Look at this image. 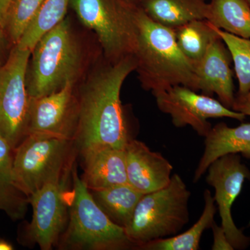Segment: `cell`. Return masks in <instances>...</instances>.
Wrapping results in <instances>:
<instances>
[{
	"label": "cell",
	"mask_w": 250,
	"mask_h": 250,
	"mask_svg": "<svg viewBox=\"0 0 250 250\" xmlns=\"http://www.w3.org/2000/svg\"><path fill=\"white\" fill-rule=\"evenodd\" d=\"M136 70L143 88L154 97L176 85L197 90L193 62L179 49L173 29L148 17L140 6L136 14Z\"/></svg>",
	"instance_id": "cell-2"
},
{
	"label": "cell",
	"mask_w": 250,
	"mask_h": 250,
	"mask_svg": "<svg viewBox=\"0 0 250 250\" xmlns=\"http://www.w3.org/2000/svg\"><path fill=\"white\" fill-rule=\"evenodd\" d=\"M94 200L113 223L126 228L144 194L129 184L90 190Z\"/></svg>",
	"instance_id": "cell-19"
},
{
	"label": "cell",
	"mask_w": 250,
	"mask_h": 250,
	"mask_svg": "<svg viewBox=\"0 0 250 250\" xmlns=\"http://www.w3.org/2000/svg\"><path fill=\"white\" fill-rule=\"evenodd\" d=\"M5 31L0 27V66L4 63V54L5 50Z\"/></svg>",
	"instance_id": "cell-29"
},
{
	"label": "cell",
	"mask_w": 250,
	"mask_h": 250,
	"mask_svg": "<svg viewBox=\"0 0 250 250\" xmlns=\"http://www.w3.org/2000/svg\"><path fill=\"white\" fill-rule=\"evenodd\" d=\"M127 183L143 194L168 185L173 167L159 152L141 141L130 139L125 147Z\"/></svg>",
	"instance_id": "cell-14"
},
{
	"label": "cell",
	"mask_w": 250,
	"mask_h": 250,
	"mask_svg": "<svg viewBox=\"0 0 250 250\" xmlns=\"http://www.w3.org/2000/svg\"><path fill=\"white\" fill-rule=\"evenodd\" d=\"M134 55L108 62L81 90L75 143L78 153L94 148L125 149L131 138L121 100L122 86L136 70Z\"/></svg>",
	"instance_id": "cell-1"
},
{
	"label": "cell",
	"mask_w": 250,
	"mask_h": 250,
	"mask_svg": "<svg viewBox=\"0 0 250 250\" xmlns=\"http://www.w3.org/2000/svg\"><path fill=\"white\" fill-rule=\"evenodd\" d=\"M67 180L45 184L29 197L33 208L30 223L23 228L20 243L38 245L42 250H50L58 243L69 218Z\"/></svg>",
	"instance_id": "cell-9"
},
{
	"label": "cell",
	"mask_w": 250,
	"mask_h": 250,
	"mask_svg": "<svg viewBox=\"0 0 250 250\" xmlns=\"http://www.w3.org/2000/svg\"><path fill=\"white\" fill-rule=\"evenodd\" d=\"M77 154L74 141L27 135L14 150L16 187L29 197L45 184L67 180Z\"/></svg>",
	"instance_id": "cell-4"
},
{
	"label": "cell",
	"mask_w": 250,
	"mask_h": 250,
	"mask_svg": "<svg viewBox=\"0 0 250 250\" xmlns=\"http://www.w3.org/2000/svg\"><path fill=\"white\" fill-rule=\"evenodd\" d=\"M248 2H249V4H250V0H248Z\"/></svg>",
	"instance_id": "cell-32"
},
{
	"label": "cell",
	"mask_w": 250,
	"mask_h": 250,
	"mask_svg": "<svg viewBox=\"0 0 250 250\" xmlns=\"http://www.w3.org/2000/svg\"><path fill=\"white\" fill-rule=\"evenodd\" d=\"M72 0H45L34 19L16 45L32 52L38 41L47 31L65 19Z\"/></svg>",
	"instance_id": "cell-23"
},
{
	"label": "cell",
	"mask_w": 250,
	"mask_h": 250,
	"mask_svg": "<svg viewBox=\"0 0 250 250\" xmlns=\"http://www.w3.org/2000/svg\"><path fill=\"white\" fill-rule=\"evenodd\" d=\"M173 30L179 49L193 64L204 57L211 42L219 37L207 19L190 21Z\"/></svg>",
	"instance_id": "cell-22"
},
{
	"label": "cell",
	"mask_w": 250,
	"mask_h": 250,
	"mask_svg": "<svg viewBox=\"0 0 250 250\" xmlns=\"http://www.w3.org/2000/svg\"><path fill=\"white\" fill-rule=\"evenodd\" d=\"M13 162L14 149L0 131V210L16 220L24 218L29 201L15 184Z\"/></svg>",
	"instance_id": "cell-18"
},
{
	"label": "cell",
	"mask_w": 250,
	"mask_h": 250,
	"mask_svg": "<svg viewBox=\"0 0 250 250\" xmlns=\"http://www.w3.org/2000/svg\"><path fill=\"white\" fill-rule=\"evenodd\" d=\"M214 27V26H213ZM229 51L238 82L237 93L250 90V39H243L214 27Z\"/></svg>",
	"instance_id": "cell-25"
},
{
	"label": "cell",
	"mask_w": 250,
	"mask_h": 250,
	"mask_svg": "<svg viewBox=\"0 0 250 250\" xmlns=\"http://www.w3.org/2000/svg\"><path fill=\"white\" fill-rule=\"evenodd\" d=\"M206 181L214 188L215 203L221 218V226L234 250L246 249L250 244V237L239 229L231 215V208L241 193L246 179L250 180V170L241 161L238 154L221 156L208 167Z\"/></svg>",
	"instance_id": "cell-11"
},
{
	"label": "cell",
	"mask_w": 250,
	"mask_h": 250,
	"mask_svg": "<svg viewBox=\"0 0 250 250\" xmlns=\"http://www.w3.org/2000/svg\"><path fill=\"white\" fill-rule=\"evenodd\" d=\"M72 190L69 192V218L59 238L60 250H124L136 249L125 228L116 225L99 207L89 189L72 170Z\"/></svg>",
	"instance_id": "cell-3"
},
{
	"label": "cell",
	"mask_w": 250,
	"mask_h": 250,
	"mask_svg": "<svg viewBox=\"0 0 250 250\" xmlns=\"http://www.w3.org/2000/svg\"><path fill=\"white\" fill-rule=\"evenodd\" d=\"M80 154L83 163L81 178L89 190L127 183L125 149L98 147Z\"/></svg>",
	"instance_id": "cell-15"
},
{
	"label": "cell",
	"mask_w": 250,
	"mask_h": 250,
	"mask_svg": "<svg viewBox=\"0 0 250 250\" xmlns=\"http://www.w3.org/2000/svg\"><path fill=\"white\" fill-rule=\"evenodd\" d=\"M125 1H127V2L130 3V4H132L136 5V6H140V5L141 4V3H142L144 0H125Z\"/></svg>",
	"instance_id": "cell-31"
},
{
	"label": "cell",
	"mask_w": 250,
	"mask_h": 250,
	"mask_svg": "<svg viewBox=\"0 0 250 250\" xmlns=\"http://www.w3.org/2000/svg\"><path fill=\"white\" fill-rule=\"evenodd\" d=\"M140 7L148 17L174 29L195 20L207 19V0H144Z\"/></svg>",
	"instance_id": "cell-17"
},
{
	"label": "cell",
	"mask_w": 250,
	"mask_h": 250,
	"mask_svg": "<svg viewBox=\"0 0 250 250\" xmlns=\"http://www.w3.org/2000/svg\"><path fill=\"white\" fill-rule=\"evenodd\" d=\"M45 0H11L5 18L4 30L16 45L40 11Z\"/></svg>",
	"instance_id": "cell-24"
},
{
	"label": "cell",
	"mask_w": 250,
	"mask_h": 250,
	"mask_svg": "<svg viewBox=\"0 0 250 250\" xmlns=\"http://www.w3.org/2000/svg\"><path fill=\"white\" fill-rule=\"evenodd\" d=\"M231 60L228 47L219 36L211 42L204 57L193 64L197 91L210 97L215 94L219 101L230 109L236 95Z\"/></svg>",
	"instance_id": "cell-13"
},
{
	"label": "cell",
	"mask_w": 250,
	"mask_h": 250,
	"mask_svg": "<svg viewBox=\"0 0 250 250\" xmlns=\"http://www.w3.org/2000/svg\"><path fill=\"white\" fill-rule=\"evenodd\" d=\"M207 20L218 29L250 39V4L248 0H211Z\"/></svg>",
	"instance_id": "cell-21"
},
{
	"label": "cell",
	"mask_w": 250,
	"mask_h": 250,
	"mask_svg": "<svg viewBox=\"0 0 250 250\" xmlns=\"http://www.w3.org/2000/svg\"><path fill=\"white\" fill-rule=\"evenodd\" d=\"M231 109L250 116V90L246 93H236L235 95Z\"/></svg>",
	"instance_id": "cell-27"
},
{
	"label": "cell",
	"mask_w": 250,
	"mask_h": 250,
	"mask_svg": "<svg viewBox=\"0 0 250 250\" xmlns=\"http://www.w3.org/2000/svg\"><path fill=\"white\" fill-rule=\"evenodd\" d=\"M205 207L196 223L185 232L167 238H159L143 245L139 250H197L200 249V240L204 231L211 228L215 223L217 209L214 197L210 190L204 192Z\"/></svg>",
	"instance_id": "cell-20"
},
{
	"label": "cell",
	"mask_w": 250,
	"mask_h": 250,
	"mask_svg": "<svg viewBox=\"0 0 250 250\" xmlns=\"http://www.w3.org/2000/svg\"><path fill=\"white\" fill-rule=\"evenodd\" d=\"M11 0H0V27L4 29L5 18Z\"/></svg>",
	"instance_id": "cell-28"
},
{
	"label": "cell",
	"mask_w": 250,
	"mask_h": 250,
	"mask_svg": "<svg viewBox=\"0 0 250 250\" xmlns=\"http://www.w3.org/2000/svg\"><path fill=\"white\" fill-rule=\"evenodd\" d=\"M31 51L15 45L0 66V131L13 149L27 136L30 98L28 65Z\"/></svg>",
	"instance_id": "cell-8"
},
{
	"label": "cell",
	"mask_w": 250,
	"mask_h": 250,
	"mask_svg": "<svg viewBox=\"0 0 250 250\" xmlns=\"http://www.w3.org/2000/svg\"><path fill=\"white\" fill-rule=\"evenodd\" d=\"M74 84L71 81L58 91L30 98L27 135L75 141L79 103L74 95Z\"/></svg>",
	"instance_id": "cell-12"
},
{
	"label": "cell",
	"mask_w": 250,
	"mask_h": 250,
	"mask_svg": "<svg viewBox=\"0 0 250 250\" xmlns=\"http://www.w3.org/2000/svg\"><path fill=\"white\" fill-rule=\"evenodd\" d=\"M158 108L171 117L176 127L190 126L205 137L212 128L208 119L229 118L243 122L246 115L224 106L218 100L198 94L184 85H176L155 96Z\"/></svg>",
	"instance_id": "cell-10"
},
{
	"label": "cell",
	"mask_w": 250,
	"mask_h": 250,
	"mask_svg": "<svg viewBox=\"0 0 250 250\" xmlns=\"http://www.w3.org/2000/svg\"><path fill=\"white\" fill-rule=\"evenodd\" d=\"M31 54L27 80L29 98L45 96L62 89L67 82H75L80 72L82 57L66 19L45 33Z\"/></svg>",
	"instance_id": "cell-5"
},
{
	"label": "cell",
	"mask_w": 250,
	"mask_h": 250,
	"mask_svg": "<svg viewBox=\"0 0 250 250\" xmlns=\"http://www.w3.org/2000/svg\"><path fill=\"white\" fill-rule=\"evenodd\" d=\"M229 154H241L250 159V123H243L236 127H229L220 123L212 126L205 136V150L194 173L196 183L213 161Z\"/></svg>",
	"instance_id": "cell-16"
},
{
	"label": "cell",
	"mask_w": 250,
	"mask_h": 250,
	"mask_svg": "<svg viewBox=\"0 0 250 250\" xmlns=\"http://www.w3.org/2000/svg\"><path fill=\"white\" fill-rule=\"evenodd\" d=\"M70 4L81 22L95 31L107 62L134 55L139 6L125 0H72Z\"/></svg>",
	"instance_id": "cell-7"
},
{
	"label": "cell",
	"mask_w": 250,
	"mask_h": 250,
	"mask_svg": "<svg viewBox=\"0 0 250 250\" xmlns=\"http://www.w3.org/2000/svg\"><path fill=\"white\" fill-rule=\"evenodd\" d=\"M14 250V246L6 241V240L0 238V250Z\"/></svg>",
	"instance_id": "cell-30"
},
{
	"label": "cell",
	"mask_w": 250,
	"mask_h": 250,
	"mask_svg": "<svg viewBox=\"0 0 250 250\" xmlns=\"http://www.w3.org/2000/svg\"><path fill=\"white\" fill-rule=\"evenodd\" d=\"M213 233V250H233L231 243L229 241L228 236L222 226H218L215 223L211 227Z\"/></svg>",
	"instance_id": "cell-26"
},
{
	"label": "cell",
	"mask_w": 250,
	"mask_h": 250,
	"mask_svg": "<svg viewBox=\"0 0 250 250\" xmlns=\"http://www.w3.org/2000/svg\"><path fill=\"white\" fill-rule=\"evenodd\" d=\"M190 192L182 177L172 175L168 185L144 194L125 228L136 249L148 242L175 236L188 223Z\"/></svg>",
	"instance_id": "cell-6"
}]
</instances>
